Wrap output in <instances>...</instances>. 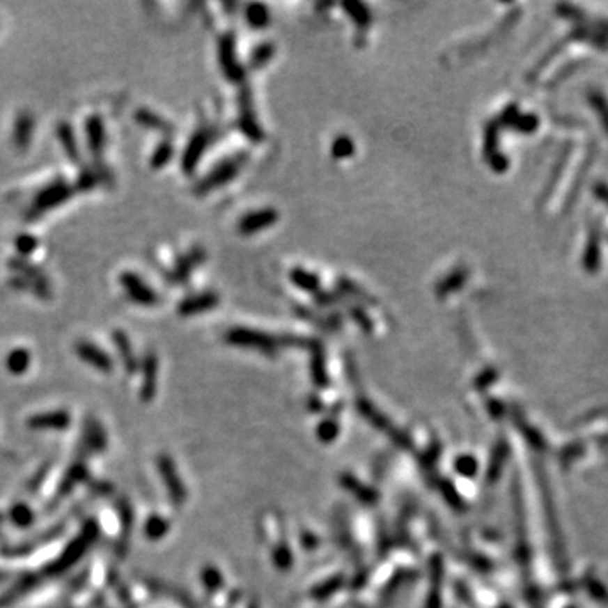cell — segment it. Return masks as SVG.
Listing matches in <instances>:
<instances>
[{
  "mask_svg": "<svg viewBox=\"0 0 608 608\" xmlns=\"http://www.w3.org/2000/svg\"><path fill=\"white\" fill-rule=\"evenodd\" d=\"M59 139H61L63 146H65L68 156L71 159H77V144H75V137L71 134V129L65 124L59 125Z\"/></svg>",
  "mask_w": 608,
  "mask_h": 608,
  "instance_id": "cell-8",
  "label": "cell"
},
{
  "mask_svg": "<svg viewBox=\"0 0 608 608\" xmlns=\"http://www.w3.org/2000/svg\"><path fill=\"white\" fill-rule=\"evenodd\" d=\"M86 130H88V141H90V147L93 153H100L102 147H103V127L102 122L98 117H91L88 120V125H86Z\"/></svg>",
  "mask_w": 608,
  "mask_h": 608,
  "instance_id": "cell-5",
  "label": "cell"
},
{
  "mask_svg": "<svg viewBox=\"0 0 608 608\" xmlns=\"http://www.w3.org/2000/svg\"><path fill=\"white\" fill-rule=\"evenodd\" d=\"M93 532H95V529L90 526L88 529H86V534L85 536H81V538L77 539V543L71 544L70 549L65 552V556H63V558H61V561L58 563V570H65L68 564L77 561L79 556L83 554V551L86 549V546H88V544H90V540L93 539Z\"/></svg>",
  "mask_w": 608,
  "mask_h": 608,
  "instance_id": "cell-4",
  "label": "cell"
},
{
  "mask_svg": "<svg viewBox=\"0 0 608 608\" xmlns=\"http://www.w3.org/2000/svg\"><path fill=\"white\" fill-rule=\"evenodd\" d=\"M34 247H36V240H34L33 237L24 235V237H21V238H19V240H17V249L21 250L22 254H29V252H33Z\"/></svg>",
  "mask_w": 608,
  "mask_h": 608,
  "instance_id": "cell-10",
  "label": "cell"
},
{
  "mask_svg": "<svg viewBox=\"0 0 608 608\" xmlns=\"http://www.w3.org/2000/svg\"><path fill=\"white\" fill-rule=\"evenodd\" d=\"M31 129H33V118L29 115H22L15 127V144L19 147L26 146V142H29Z\"/></svg>",
  "mask_w": 608,
  "mask_h": 608,
  "instance_id": "cell-7",
  "label": "cell"
},
{
  "mask_svg": "<svg viewBox=\"0 0 608 608\" xmlns=\"http://www.w3.org/2000/svg\"><path fill=\"white\" fill-rule=\"evenodd\" d=\"M27 367H29V352L22 348L14 350L7 359V368L12 373H22L27 371Z\"/></svg>",
  "mask_w": 608,
  "mask_h": 608,
  "instance_id": "cell-6",
  "label": "cell"
},
{
  "mask_svg": "<svg viewBox=\"0 0 608 608\" xmlns=\"http://www.w3.org/2000/svg\"><path fill=\"white\" fill-rule=\"evenodd\" d=\"M70 188H66L65 185H54L51 186V188H47L46 192H42L38 196V200H36L34 208L38 210V212H45L46 208H49V206L58 205L59 201L65 200V198L70 196V192H68Z\"/></svg>",
  "mask_w": 608,
  "mask_h": 608,
  "instance_id": "cell-3",
  "label": "cell"
},
{
  "mask_svg": "<svg viewBox=\"0 0 608 608\" xmlns=\"http://www.w3.org/2000/svg\"><path fill=\"white\" fill-rule=\"evenodd\" d=\"M31 519H33V515H31V510L27 507L24 506H17L12 510V520H14L17 526H27V524L31 522Z\"/></svg>",
  "mask_w": 608,
  "mask_h": 608,
  "instance_id": "cell-9",
  "label": "cell"
},
{
  "mask_svg": "<svg viewBox=\"0 0 608 608\" xmlns=\"http://www.w3.org/2000/svg\"><path fill=\"white\" fill-rule=\"evenodd\" d=\"M70 424V416L63 411L46 412L31 417L29 426L34 429H65Z\"/></svg>",
  "mask_w": 608,
  "mask_h": 608,
  "instance_id": "cell-2",
  "label": "cell"
},
{
  "mask_svg": "<svg viewBox=\"0 0 608 608\" xmlns=\"http://www.w3.org/2000/svg\"><path fill=\"white\" fill-rule=\"evenodd\" d=\"M77 353L83 360L88 361V364L93 365L95 368H98V371L109 372L110 368H112V360H110L100 348L93 347V345L79 343L77 347Z\"/></svg>",
  "mask_w": 608,
  "mask_h": 608,
  "instance_id": "cell-1",
  "label": "cell"
}]
</instances>
